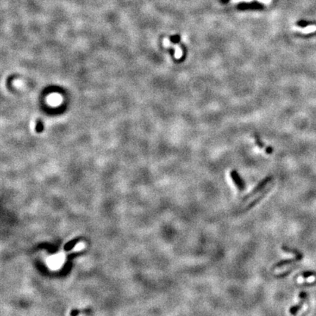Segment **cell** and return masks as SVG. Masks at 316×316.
Instances as JSON below:
<instances>
[{"label":"cell","instance_id":"6da1fadb","mask_svg":"<svg viewBox=\"0 0 316 316\" xmlns=\"http://www.w3.org/2000/svg\"><path fill=\"white\" fill-rule=\"evenodd\" d=\"M272 179V177L271 176H266V178L263 179L262 181L260 182L255 187V188L253 190V191L249 193L248 194L246 195L245 197L243 198V199H242V202H246L247 201H248L249 199L251 198L253 196H254L255 195L258 194L260 191L262 190L263 189H264L265 186H266L268 183L270 182Z\"/></svg>","mask_w":316,"mask_h":316},{"label":"cell","instance_id":"7a4b0ae2","mask_svg":"<svg viewBox=\"0 0 316 316\" xmlns=\"http://www.w3.org/2000/svg\"><path fill=\"white\" fill-rule=\"evenodd\" d=\"M231 179L239 191H243L245 189V183L239 173L236 170H232L230 173Z\"/></svg>","mask_w":316,"mask_h":316},{"label":"cell","instance_id":"3957f363","mask_svg":"<svg viewBox=\"0 0 316 316\" xmlns=\"http://www.w3.org/2000/svg\"><path fill=\"white\" fill-rule=\"evenodd\" d=\"M272 184L270 185V186H269L268 188H266V190H264V191H263V192L261 193V195H258V197L256 198H255L254 200L253 201L250 202V204H249L248 205H247V207H246L244 209V211H248V210L251 209L252 208H253V207H254L257 204H258V203H259L260 201H261L262 200L263 198H264L265 196L266 195V194H267L268 192H269V191L270 190L271 188H272Z\"/></svg>","mask_w":316,"mask_h":316},{"label":"cell","instance_id":"277c9868","mask_svg":"<svg viewBox=\"0 0 316 316\" xmlns=\"http://www.w3.org/2000/svg\"><path fill=\"white\" fill-rule=\"evenodd\" d=\"M48 101L51 105L56 106V105H58L61 103L62 97L57 93L52 94V95H51L50 96L48 97Z\"/></svg>","mask_w":316,"mask_h":316},{"label":"cell","instance_id":"5b68a950","mask_svg":"<svg viewBox=\"0 0 316 316\" xmlns=\"http://www.w3.org/2000/svg\"><path fill=\"white\" fill-rule=\"evenodd\" d=\"M294 30L301 32L303 34H309V33H312L316 31V26L315 25H311L308 26L305 28H300V27H295Z\"/></svg>","mask_w":316,"mask_h":316},{"label":"cell","instance_id":"8992f818","mask_svg":"<svg viewBox=\"0 0 316 316\" xmlns=\"http://www.w3.org/2000/svg\"><path fill=\"white\" fill-rule=\"evenodd\" d=\"M298 261V258H296V259L283 260V261H280V262L275 263V264H274V266H272V269H277V268H280V267H282V266H287V265L291 264V263H294L295 261Z\"/></svg>","mask_w":316,"mask_h":316},{"label":"cell","instance_id":"52a82bcc","mask_svg":"<svg viewBox=\"0 0 316 316\" xmlns=\"http://www.w3.org/2000/svg\"><path fill=\"white\" fill-rule=\"evenodd\" d=\"M300 297L301 298V301H300V302L298 303V304H296V306H294V307H291L290 309V312L291 314H296V312H297L298 311V309H299L300 308H301V306H302L303 300H304V293H301V294H300Z\"/></svg>","mask_w":316,"mask_h":316},{"label":"cell","instance_id":"ba28073f","mask_svg":"<svg viewBox=\"0 0 316 316\" xmlns=\"http://www.w3.org/2000/svg\"><path fill=\"white\" fill-rule=\"evenodd\" d=\"M62 261H63V257L62 256H59V255H57V256H55L54 257V258H52L51 261L50 263L52 265L53 267H58L59 265L61 264V263H62Z\"/></svg>","mask_w":316,"mask_h":316},{"label":"cell","instance_id":"9c48e42d","mask_svg":"<svg viewBox=\"0 0 316 316\" xmlns=\"http://www.w3.org/2000/svg\"><path fill=\"white\" fill-rule=\"evenodd\" d=\"M173 46V47L175 49V57L176 59L181 58L182 56V50L180 49L179 46L178 45H171Z\"/></svg>","mask_w":316,"mask_h":316},{"label":"cell","instance_id":"30bf717a","mask_svg":"<svg viewBox=\"0 0 316 316\" xmlns=\"http://www.w3.org/2000/svg\"><path fill=\"white\" fill-rule=\"evenodd\" d=\"M43 129V124L42 122L40 121H38L36 123V125H35V130L37 132H41Z\"/></svg>","mask_w":316,"mask_h":316},{"label":"cell","instance_id":"8fae6325","mask_svg":"<svg viewBox=\"0 0 316 316\" xmlns=\"http://www.w3.org/2000/svg\"><path fill=\"white\" fill-rule=\"evenodd\" d=\"M163 45L165 46H166V47H168V46H171L172 44H171V43L170 42V40H169L168 39V38H165V39L163 40Z\"/></svg>","mask_w":316,"mask_h":316},{"label":"cell","instance_id":"7c38bea8","mask_svg":"<svg viewBox=\"0 0 316 316\" xmlns=\"http://www.w3.org/2000/svg\"><path fill=\"white\" fill-rule=\"evenodd\" d=\"M172 40L173 41V42H178L179 39V36H176V37H173L171 38Z\"/></svg>","mask_w":316,"mask_h":316}]
</instances>
